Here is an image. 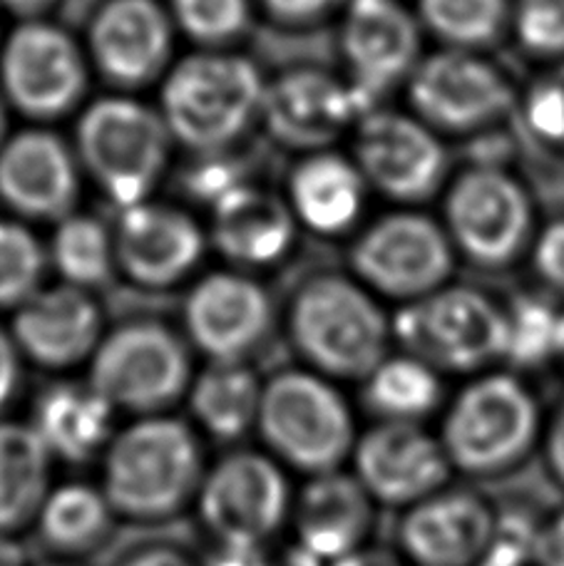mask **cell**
Wrapping results in <instances>:
<instances>
[{"mask_svg":"<svg viewBox=\"0 0 564 566\" xmlns=\"http://www.w3.org/2000/svg\"><path fill=\"white\" fill-rule=\"evenodd\" d=\"M173 145L159 109L129 95H107L90 103L75 129L80 169L117 209L153 199Z\"/></svg>","mask_w":564,"mask_h":566,"instance_id":"4","label":"cell"},{"mask_svg":"<svg viewBox=\"0 0 564 566\" xmlns=\"http://www.w3.org/2000/svg\"><path fill=\"white\" fill-rule=\"evenodd\" d=\"M535 566H564V510L557 512L550 522L537 527L535 552H532Z\"/></svg>","mask_w":564,"mask_h":566,"instance_id":"43","label":"cell"},{"mask_svg":"<svg viewBox=\"0 0 564 566\" xmlns=\"http://www.w3.org/2000/svg\"><path fill=\"white\" fill-rule=\"evenodd\" d=\"M547 462L552 474L564 484V406L560 408L557 418L552 420L547 434Z\"/></svg>","mask_w":564,"mask_h":566,"instance_id":"47","label":"cell"},{"mask_svg":"<svg viewBox=\"0 0 564 566\" xmlns=\"http://www.w3.org/2000/svg\"><path fill=\"white\" fill-rule=\"evenodd\" d=\"M274 326L267 289L237 271H217L189 291L185 328L189 340L217 363H247Z\"/></svg>","mask_w":564,"mask_h":566,"instance_id":"19","label":"cell"},{"mask_svg":"<svg viewBox=\"0 0 564 566\" xmlns=\"http://www.w3.org/2000/svg\"><path fill=\"white\" fill-rule=\"evenodd\" d=\"M115 237L117 269L147 289L185 281L205 256V231L187 211L163 201L119 209Z\"/></svg>","mask_w":564,"mask_h":566,"instance_id":"21","label":"cell"},{"mask_svg":"<svg viewBox=\"0 0 564 566\" xmlns=\"http://www.w3.org/2000/svg\"><path fill=\"white\" fill-rule=\"evenodd\" d=\"M540 434V408L525 382L490 373L460 390L446 412L440 442L452 470L502 474L528 458Z\"/></svg>","mask_w":564,"mask_h":566,"instance_id":"5","label":"cell"},{"mask_svg":"<svg viewBox=\"0 0 564 566\" xmlns=\"http://www.w3.org/2000/svg\"><path fill=\"white\" fill-rule=\"evenodd\" d=\"M446 231L472 264L505 269L532 241V201L505 169L478 165L462 171L448 189Z\"/></svg>","mask_w":564,"mask_h":566,"instance_id":"11","label":"cell"},{"mask_svg":"<svg viewBox=\"0 0 564 566\" xmlns=\"http://www.w3.org/2000/svg\"><path fill=\"white\" fill-rule=\"evenodd\" d=\"M346 0H259L264 13L279 25H314L328 18L336 8H344Z\"/></svg>","mask_w":564,"mask_h":566,"instance_id":"41","label":"cell"},{"mask_svg":"<svg viewBox=\"0 0 564 566\" xmlns=\"http://www.w3.org/2000/svg\"><path fill=\"white\" fill-rule=\"evenodd\" d=\"M264 87L267 80L249 57L199 50L169 67L157 109L175 142L195 155H215L259 123Z\"/></svg>","mask_w":564,"mask_h":566,"instance_id":"2","label":"cell"},{"mask_svg":"<svg viewBox=\"0 0 564 566\" xmlns=\"http://www.w3.org/2000/svg\"><path fill=\"white\" fill-rule=\"evenodd\" d=\"M199 514L221 547L261 549L289 517V482L274 460L234 452L205 474Z\"/></svg>","mask_w":564,"mask_h":566,"instance_id":"12","label":"cell"},{"mask_svg":"<svg viewBox=\"0 0 564 566\" xmlns=\"http://www.w3.org/2000/svg\"><path fill=\"white\" fill-rule=\"evenodd\" d=\"M175 23L159 0H105L87 25V60L123 93L165 80L173 67Z\"/></svg>","mask_w":564,"mask_h":566,"instance_id":"15","label":"cell"},{"mask_svg":"<svg viewBox=\"0 0 564 566\" xmlns=\"http://www.w3.org/2000/svg\"><path fill=\"white\" fill-rule=\"evenodd\" d=\"M48 251L23 221L0 219V308H20L43 289Z\"/></svg>","mask_w":564,"mask_h":566,"instance_id":"35","label":"cell"},{"mask_svg":"<svg viewBox=\"0 0 564 566\" xmlns=\"http://www.w3.org/2000/svg\"><path fill=\"white\" fill-rule=\"evenodd\" d=\"M508 316V348L505 360L522 368L545 366L552 358H560L564 311L537 296L515 301L505 311Z\"/></svg>","mask_w":564,"mask_h":566,"instance_id":"34","label":"cell"},{"mask_svg":"<svg viewBox=\"0 0 564 566\" xmlns=\"http://www.w3.org/2000/svg\"><path fill=\"white\" fill-rule=\"evenodd\" d=\"M289 336L318 376L366 380L388 358L393 333L364 283L326 274L296 291L289 308Z\"/></svg>","mask_w":564,"mask_h":566,"instance_id":"3","label":"cell"},{"mask_svg":"<svg viewBox=\"0 0 564 566\" xmlns=\"http://www.w3.org/2000/svg\"><path fill=\"white\" fill-rule=\"evenodd\" d=\"M341 50L368 109L420 63V25L398 0H346Z\"/></svg>","mask_w":564,"mask_h":566,"instance_id":"18","label":"cell"},{"mask_svg":"<svg viewBox=\"0 0 564 566\" xmlns=\"http://www.w3.org/2000/svg\"><path fill=\"white\" fill-rule=\"evenodd\" d=\"M368 181L354 159L314 151L289 177V207L299 224L324 237L344 234L364 214Z\"/></svg>","mask_w":564,"mask_h":566,"instance_id":"26","label":"cell"},{"mask_svg":"<svg viewBox=\"0 0 564 566\" xmlns=\"http://www.w3.org/2000/svg\"><path fill=\"white\" fill-rule=\"evenodd\" d=\"M113 514L103 490L85 482H67L50 490L38 512V532L50 549L80 557L97 549L113 530Z\"/></svg>","mask_w":564,"mask_h":566,"instance_id":"30","label":"cell"},{"mask_svg":"<svg viewBox=\"0 0 564 566\" xmlns=\"http://www.w3.org/2000/svg\"><path fill=\"white\" fill-rule=\"evenodd\" d=\"M364 400L380 422H420L438 410L442 382L438 370L416 356H388L364 380Z\"/></svg>","mask_w":564,"mask_h":566,"instance_id":"31","label":"cell"},{"mask_svg":"<svg viewBox=\"0 0 564 566\" xmlns=\"http://www.w3.org/2000/svg\"><path fill=\"white\" fill-rule=\"evenodd\" d=\"M257 428L281 462L311 478L336 472L358 442L346 398L311 370H284L264 382Z\"/></svg>","mask_w":564,"mask_h":566,"instance_id":"6","label":"cell"},{"mask_svg":"<svg viewBox=\"0 0 564 566\" xmlns=\"http://www.w3.org/2000/svg\"><path fill=\"white\" fill-rule=\"evenodd\" d=\"M87 65V53L65 28L43 18L20 20L0 48V93L33 123H55L83 103Z\"/></svg>","mask_w":564,"mask_h":566,"instance_id":"9","label":"cell"},{"mask_svg":"<svg viewBox=\"0 0 564 566\" xmlns=\"http://www.w3.org/2000/svg\"><path fill=\"white\" fill-rule=\"evenodd\" d=\"M368 113V105L351 83L326 70L296 67L269 80L259 123L276 145L314 155L328 149Z\"/></svg>","mask_w":564,"mask_h":566,"instance_id":"16","label":"cell"},{"mask_svg":"<svg viewBox=\"0 0 564 566\" xmlns=\"http://www.w3.org/2000/svg\"><path fill=\"white\" fill-rule=\"evenodd\" d=\"M80 161L75 147L45 127L20 129L0 147V201L28 221H58L75 214Z\"/></svg>","mask_w":564,"mask_h":566,"instance_id":"20","label":"cell"},{"mask_svg":"<svg viewBox=\"0 0 564 566\" xmlns=\"http://www.w3.org/2000/svg\"><path fill=\"white\" fill-rule=\"evenodd\" d=\"M422 28L448 50L476 53L495 43L508 25V0H418Z\"/></svg>","mask_w":564,"mask_h":566,"instance_id":"33","label":"cell"},{"mask_svg":"<svg viewBox=\"0 0 564 566\" xmlns=\"http://www.w3.org/2000/svg\"><path fill=\"white\" fill-rule=\"evenodd\" d=\"M207 566H269V554L261 549H247V547H221L211 557Z\"/></svg>","mask_w":564,"mask_h":566,"instance_id":"46","label":"cell"},{"mask_svg":"<svg viewBox=\"0 0 564 566\" xmlns=\"http://www.w3.org/2000/svg\"><path fill=\"white\" fill-rule=\"evenodd\" d=\"M408 103L436 133L468 135L498 125L515 107V90L478 53L446 48L412 70Z\"/></svg>","mask_w":564,"mask_h":566,"instance_id":"13","label":"cell"},{"mask_svg":"<svg viewBox=\"0 0 564 566\" xmlns=\"http://www.w3.org/2000/svg\"><path fill=\"white\" fill-rule=\"evenodd\" d=\"M20 382V350L10 331L0 328V416L13 402Z\"/></svg>","mask_w":564,"mask_h":566,"instance_id":"44","label":"cell"},{"mask_svg":"<svg viewBox=\"0 0 564 566\" xmlns=\"http://www.w3.org/2000/svg\"><path fill=\"white\" fill-rule=\"evenodd\" d=\"M53 454L30 422L0 420V534L38 520L50 494Z\"/></svg>","mask_w":564,"mask_h":566,"instance_id":"28","label":"cell"},{"mask_svg":"<svg viewBox=\"0 0 564 566\" xmlns=\"http://www.w3.org/2000/svg\"><path fill=\"white\" fill-rule=\"evenodd\" d=\"M10 336L20 356L50 370H65L95 356L103 340V313L93 293L60 283L40 289L13 311Z\"/></svg>","mask_w":564,"mask_h":566,"instance_id":"22","label":"cell"},{"mask_svg":"<svg viewBox=\"0 0 564 566\" xmlns=\"http://www.w3.org/2000/svg\"><path fill=\"white\" fill-rule=\"evenodd\" d=\"M119 566H197V564L175 547H147L129 554V557Z\"/></svg>","mask_w":564,"mask_h":566,"instance_id":"45","label":"cell"},{"mask_svg":"<svg viewBox=\"0 0 564 566\" xmlns=\"http://www.w3.org/2000/svg\"><path fill=\"white\" fill-rule=\"evenodd\" d=\"M354 161L368 187L400 205H422L448 175V151L436 129L416 115L370 109L358 119Z\"/></svg>","mask_w":564,"mask_h":566,"instance_id":"14","label":"cell"},{"mask_svg":"<svg viewBox=\"0 0 564 566\" xmlns=\"http://www.w3.org/2000/svg\"><path fill=\"white\" fill-rule=\"evenodd\" d=\"M191 358L187 343L159 321H129L103 336L90 358V378L115 410L163 416L189 392Z\"/></svg>","mask_w":564,"mask_h":566,"instance_id":"7","label":"cell"},{"mask_svg":"<svg viewBox=\"0 0 564 566\" xmlns=\"http://www.w3.org/2000/svg\"><path fill=\"white\" fill-rule=\"evenodd\" d=\"M43 566H70V564H43Z\"/></svg>","mask_w":564,"mask_h":566,"instance_id":"54","label":"cell"},{"mask_svg":"<svg viewBox=\"0 0 564 566\" xmlns=\"http://www.w3.org/2000/svg\"><path fill=\"white\" fill-rule=\"evenodd\" d=\"M535 269L547 286L564 293V219L552 221L535 241Z\"/></svg>","mask_w":564,"mask_h":566,"instance_id":"42","label":"cell"},{"mask_svg":"<svg viewBox=\"0 0 564 566\" xmlns=\"http://www.w3.org/2000/svg\"><path fill=\"white\" fill-rule=\"evenodd\" d=\"M264 382L249 363H217L191 380L189 408L199 428L215 440L234 442L257 428Z\"/></svg>","mask_w":564,"mask_h":566,"instance_id":"29","label":"cell"},{"mask_svg":"<svg viewBox=\"0 0 564 566\" xmlns=\"http://www.w3.org/2000/svg\"><path fill=\"white\" fill-rule=\"evenodd\" d=\"M328 566H403V564L388 552L364 547V549H358L354 554H348V557H344V559L331 562Z\"/></svg>","mask_w":564,"mask_h":566,"instance_id":"48","label":"cell"},{"mask_svg":"<svg viewBox=\"0 0 564 566\" xmlns=\"http://www.w3.org/2000/svg\"><path fill=\"white\" fill-rule=\"evenodd\" d=\"M115 408L90 382L60 380L35 398L33 430L53 460L83 464L113 442Z\"/></svg>","mask_w":564,"mask_h":566,"instance_id":"27","label":"cell"},{"mask_svg":"<svg viewBox=\"0 0 564 566\" xmlns=\"http://www.w3.org/2000/svg\"><path fill=\"white\" fill-rule=\"evenodd\" d=\"M525 119L542 142L564 147V60L557 70L532 85L525 99Z\"/></svg>","mask_w":564,"mask_h":566,"instance_id":"38","label":"cell"},{"mask_svg":"<svg viewBox=\"0 0 564 566\" xmlns=\"http://www.w3.org/2000/svg\"><path fill=\"white\" fill-rule=\"evenodd\" d=\"M60 0H0V8L18 15L20 20H40Z\"/></svg>","mask_w":564,"mask_h":566,"instance_id":"49","label":"cell"},{"mask_svg":"<svg viewBox=\"0 0 564 566\" xmlns=\"http://www.w3.org/2000/svg\"><path fill=\"white\" fill-rule=\"evenodd\" d=\"M0 566H28L25 549L13 539V534H0Z\"/></svg>","mask_w":564,"mask_h":566,"instance_id":"51","label":"cell"},{"mask_svg":"<svg viewBox=\"0 0 564 566\" xmlns=\"http://www.w3.org/2000/svg\"><path fill=\"white\" fill-rule=\"evenodd\" d=\"M8 137H10L8 135V103H6L3 93H0V147L6 145Z\"/></svg>","mask_w":564,"mask_h":566,"instance_id":"52","label":"cell"},{"mask_svg":"<svg viewBox=\"0 0 564 566\" xmlns=\"http://www.w3.org/2000/svg\"><path fill=\"white\" fill-rule=\"evenodd\" d=\"M560 360H564V333H562V350H560Z\"/></svg>","mask_w":564,"mask_h":566,"instance_id":"53","label":"cell"},{"mask_svg":"<svg viewBox=\"0 0 564 566\" xmlns=\"http://www.w3.org/2000/svg\"><path fill=\"white\" fill-rule=\"evenodd\" d=\"M390 333L408 356L436 370L470 373L505 360L508 316L485 293L442 286L430 296L403 303Z\"/></svg>","mask_w":564,"mask_h":566,"instance_id":"8","label":"cell"},{"mask_svg":"<svg viewBox=\"0 0 564 566\" xmlns=\"http://www.w3.org/2000/svg\"><path fill=\"white\" fill-rule=\"evenodd\" d=\"M535 534L537 530L528 527H510V524H498L495 537L490 547L482 554L476 566H525L532 564V552H535Z\"/></svg>","mask_w":564,"mask_h":566,"instance_id":"40","label":"cell"},{"mask_svg":"<svg viewBox=\"0 0 564 566\" xmlns=\"http://www.w3.org/2000/svg\"><path fill=\"white\" fill-rule=\"evenodd\" d=\"M177 30L201 50H229L251 23V0H169Z\"/></svg>","mask_w":564,"mask_h":566,"instance_id":"36","label":"cell"},{"mask_svg":"<svg viewBox=\"0 0 564 566\" xmlns=\"http://www.w3.org/2000/svg\"><path fill=\"white\" fill-rule=\"evenodd\" d=\"M201 161L197 167L189 169L187 175V189L199 201L215 207L221 197H227L231 189L247 185V175L241 171L239 161L227 157L224 151H215V155H199Z\"/></svg>","mask_w":564,"mask_h":566,"instance_id":"39","label":"cell"},{"mask_svg":"<svg viewBox=\"0 0 564 566\" xmlns=\"http://www.w3.org/2000/svg\"><path fill=\"white\" fill-rule=\"evenodd\" d=\"M356 480L374 502L412 507L438 494L452 464L442 442L420 422H378L354 448Z\"/></svg>","mask_w":564,"mask_h":566,"instance_id":"17","label":"cell"},{"mask_svg":"<svg viewBox=\"0 0 564 566\" xmlns=\"http://www.w3.org/2000/svg\"><path fill=\"white\" fill-rule=\"evenodd\" d=\"M321 564L324 562L314 557L309 549L301 547V544H296V547H291L286 552H281L279 557H269V566H321Z\"/></svg>","mask_w":564,"mask_h":566,"instance_id":"50","label":"cell"},{"mask_svg":"<svg viewBox=\"0 0 564 566\" xmlns=\"http://www.w3.org/2000/svg\"><path fill=\"white\" fill-rule=\"evenodd\" d=\"M374 517V497L356 474L338 470L311 478L294 510L299 544L328 564L364 549Z\"/></svg>","mask_w":564,"mask_h":566,"instance_id":"25","label":"cell"},{"mask_svg":"<svg viewBox=\"0 0 564 566\" xmlns=\"http://www.w3.org/2000/svg\"><path fill=\"white\" fill-rule=\"evenodd\" d=\"M512 25L528 53L564 57V0H515Z\"/></svg>","mask_w":564,"mask_h":566,"instance_id":"37","label":"cell"},{"mask_svg":"<svg viewBox=\"0 0 564 566\" xmlns=\"http://www.w3.org/2000/svg\"><path fill=\"white\" fill-rule=\"evenodd\" d=\"M498 517L472 492L440 490L408 507L400 549L416 566H476L490 547Z\"/></svg>","mask_w":564,"mask_h":566,"instance_id":"23","label":"cell"},{"mask_svg":"<svg viewBox=\"0 0 564 566\" xmlns=\"http://www.w3.org/2000/svg\"><path fill=\"white\" fill-rule=\"evenodd\" d=\"M296 227L289 201L251 181L211 207V244L239 266L276 264L294 247Z\"/></svg>","mask_w":564,"mask_h":566,"instance_id":"24","label":"cell"},{"mask_svg":"<svg viewBox=\"0 0 564 566\" xmlns=\"http://www.w3.org/2000/svg\"><path fill=\"white\" fill-rule=\"evenodd\" d=\"M48 261L67 286L93 293L107 286L117 271L115 237L103 221L90 214H70L58 221L50 239Z\"/></svg>","mask_w":564,"mask_h":566,"instance_id":"32","label":"cell"},{"mask_svg":"<svg viewBox=\"0 0 564 566\" xmlns=\"http://www.w3.org/2000/svg\"><path fill=\"white\" fill-rule=\"evenodd\" d=\"M205 460L195 430L167 416L139 418L105 450L103 492L115 514L137 522L175 517L197 500Z\"/></svg>","mask_w":564,"mask_h":566,"instance_id":"1","label":"cell"},{"mask_svg":"<svg viewBox=\"0 0 564 566\" xmlns=\"http://www.w3.org/2000/svg\"><path fill=\"white\" fill-rule=\"evenodd\" d=\"M351 269L368 291L410 303L448 286L456 247L436 219L396 211L361 231L351 247Z\"/></svg>","mask_w":564,"mask_h":566,"instance_id":"10","label":"cell"}]
</instances>
